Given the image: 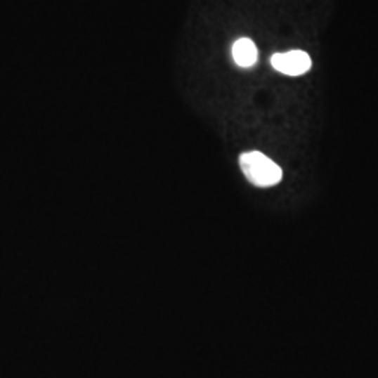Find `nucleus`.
Instances as JSON below:
<instances>
[{"label": "nucleus", "mask_w": 378, "mask_h": 378, "mask_svg": "<svg viewBox=\"0 0 378 378\" xmlns=\"http://www.w3.org/2000/svg\"><path fill=\"white\" fill-rule=\"evenodd\" d=\"M233 59L240 67H251L258 60V48L249 38H240L231 48Z\"/></svg>", "instance_id": "7ed1b4c3"}, {"label": "nucleus", "mask_w": 378, "mask_h": 378, "mask_svg": "<svg viewBox=\"0 0 378 378\" xmlns=\"http://www.w3.org/2000/svg\"><path fill=\"white\" fill-rule=\"evenodd\" d=\"M240 167L247 180L259 188L273 187L280 183L282 169L261 152H247L240 156Z\"/></svg>", "instance_id": "f257e3e1"}, {"label": "nucleus", "mask_w": 378, "mask_h": 378, "mask_svg": "<svg viewBox=\"0 0 378 378\" xmlns=\"http://www.w3.org/2000/svg\"><path fill=\"white\" fill-rule=\"evenodd\" d=\"M275 70L286 76H301L311 69V58L304 51H289L285 53H275L271 58Z\"/></svg>", "instance_id": "f03ea898"}]
</instances>
